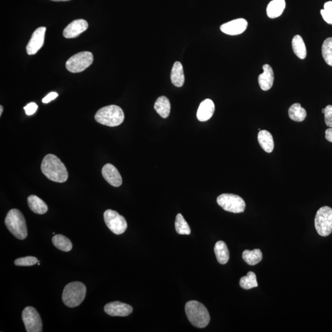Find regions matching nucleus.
Wrapping results in <instances>:
<instances>
[{"label": "nucleus", "instance_id": "1", "mask_svg": "<svg viewBox=\"0 0 332 332\" xmlns=\"http://www.w3.org/2000/svg\"><path fill=\"white\" fill-rule=\"evenodd\" d=\"M41 169L44 176L53 182L64 183L69 178V173L64 163L58 156L52 154L44 157Z\"/></svg>", "mask_w": 332, "mask_h": 332}, {"label": "nucleus", "instance_id": "2", "mask_svg": "<svg viewBox=\"0 0 332 332\" xmlns=\"http://www.w3.org/2000/svg\"><path fill=\"white\" fill-rule=\"evenodd\" d=\"M186 316L192 325L198 328H205L210 322L208 310L197 301H189L185 305Z\"/></svg>", "mask_w": 332, "mask_h": 332}, {"label": "nucleus", "instance_id": "3", "mask_svg": "<svg viewBox=\"0 0 332 332\" xmlns=\"http://www.w3.org/2000/svg\"><path fill=\"white\" fill-rule=\"evenodd\" d=\"M5 225L13 235L18 239H25L28 235L25 219L18 209H13L8 212L5 218Z\"/></svg>", "mask_w": 332, "mask_h": 332}, {"label": "nucleus", "instance_id": "4", "mask_svg": "<svg viewBox=\"0 0 332 332\" xmlns=\"http://www.w3.org/2000/svg\"><path fill=\"white\" fill-rule=\"evenodd\" d=\"M97 122L103 125L115 127L122 124L124 120L123 109L115 105L104 106L95 115Z\"/></svg>", "mask_w": 332, "mask_h": 332}, {"label": "nucleus", "instance_id": "5", "mask_svg": "<svg viewBox=\"0 0 332 332\" xmlns=\"http://www.w3.org/2000/svg\"><path fill=\"white\" fill-rule=\"evenodd\" d=\"M87 287L80 282H72L67 284L64 289L62 300L67 307H78L85 300Z\"/></svg>", "mask_w": 332, "mask_h": 332}, {"label": "nucleus", "instance_id": "6", "mask_svg": "<svg viewBox=\"0 0 332 332\" xmlns=\"http://www.w3.org/2000/svg\"><path fill=\"white\" fill-rule=\"evenodd\" d=\"M315 228L320 236H328L332 233V209L328 206L322 207L316 213Z\"/></svg>", "mask_w": 332, "mask_h": 332}, {"label": "nucleus", "instance_id": "7", "mask_svg": "<svg viewBox=\"0 0 332 332\" xmlns=\"http://www.w3.org/2000/svg\"><path fill=\"white\" fill-rule=\"evenodd\" d=\"M93 54L91 52H80L71 57L66 62V68L72 73H79L93 64Z\"/></svg>", "mask_w": 332, "mask_h": 332}, {"label": "nucleus", "instance_id": "8", "mask_svg": "<svg viewBox=\"0 0 332 332\" xmlns=\"http://www.w3.org/2000/svg\"><path fill=\"white\" fill-rule=\"evenodd\" d=\"M217 202L227 212L239 213L244 212L245 209V201L238 195L222 194L217 198Z\"/></svg>", "mask_w": 332, "mask_h": 332}, {"label": "nucleus", "instance_id": "9", "mask_svg": "<svg viewBox=\"0 0 332 332\" xmlns=\"http://www.w3.org/2000/svg\"><path fill=\"white\" fill-rule=\"evenodd\" d=\"M106 226L112 233L120 235L125 232L127 228L126 219L117 212L111 209L106 210L103 214Z\"/></svg>", "mask_w": 332, "mask_h": 332}, {"label": "nucleus", "instance_id": "10", "mask_svg": "<svg viewBox=\"0 0 332 332\" xmlns=\"http://www.w3.org/2000/svg\"><path fill=\"white\" fill-rule=\"evenodd\" d=\"M22 318L27 332H41L42 330V321L39 313L34 308L27 307L23 310Z\"/></svg>", "mask_w": 332, "mask_h": 332}, {"label": "nucleus", "instance_id": "11", "mask_svg": "<svg viewBox=\"0 0 332 332\" xmlns=\"http://www.w3.org/2000/svg\"><path fill=\"white\" fill-rule=\"evenodd\" d=\"M46 27L41 26L33 34L31 40L26 46V52L29 55H34L42 47L45 37Z\"/></svg>", "mask_w": 332, "mask_h": 332}, {"label": "nucleus", "instance_id": "12", "mask_svg": "<svg viewBox=\"0 0 332 332\" xmlns=\"http://www.w3.org/2000/svg\"><path fill=\"white\" fill-rule=\"evenodd\" d=\"M104 311L109 316L126 317L132 313L133 308L130 305L122 302L114 301L106 304Z\"/></svg>", "mask_w": 332, "mask_h": 332}, {"label": "nucleus", "instance_id": "13", "mask_svg": "<svg viewBox=\"0 0 332 332\" xmlns=\"http://www.w3.org/2000/svg\"><path fill=\"white\" fill-rule=\"evenodd\" d=\"M248 22L244 19H237L221 25V31L229 35H238L247 29Z\"/></svg>", "mask_w": 332, "mask_h": 332}, {"label": "nucleus", "instance_id": "14", "mask_svg": "<svg viewBox=\"0 0 332 332\" xmlns=\"http://www.w3.org/2000/svg\"><path fill=\"white\" fill-rule=\"evenodd\" d=\"M103 178L109 185L115 187H119L123 183L122 177L117 169L114 165L106 164L102 170Z\"/></svg>", "mask_w": 332, "mask_h": 332}, {"label": "nucleus", "instance_id": "15", "mask_svg": "<svg viewBox=\"0 0 332 332\" xmlns=\"http://www.w3.org/2000/svg\"><path fill=\"white\" fill-rule=\"evenodd\" d=\"M88 23L84 19H77L69 23L64 29L63 35L66 38H76L87 31Z\"/></svg>", "mask_w": 332, "mask_h": 332}, {"label": "nucleus", "instance_id": "16", "mask_svg": "<svg viewBox=\"0 0 332 332\" xmlns=\"http://www.w3.org/2000/svg\"><path fill=\"white\" fill-rule=\"evenodd\" d=\"M263 72L259 76V83L263 91H268L273 85L274 75L270 65L265 64L263 66Z\"/></svg>", "mask_w": 332, "mask_h": 332}, {"label": "nucleus", "instance_id": "17", "mask_svg": "<svg viewBox=\"0 0 332 332\" xmlns=\"http://www.w3.org/2000/svg\"><path fill=\"white\" fill-rule=\"evenodd\" d=\"M215 105L212 100L207 99L201 103L197 112V118L201 122L212 118L215 112Z\"/></svg>", "mask_w": 332, "mask_h": 332}, {"label": "nucleus", "instance_id": "18", "mask_svg": "<svg viewBox=\"0 0 332 332\" xmlns=\"http://www.w3.org/2000/svg\"><path fill=\"white\" fill-rule=\"evenodd\" d=\"M285 0H272L269 2L266 9V13L269 18L275 19L281 16L286 8Z\"/></svg>", "mask_w": 332, "mask_h": 332}, {"label": "nucleus", "instance_id": "19", "mask_svg": "<svg viewBox=\"0 0 332 332\" xmlns=\"http://www.w3.org/2000/svg\"><path fill=\"white\" fill-rule=\"evenodd\" d=\"M258 141L260 146L266 153H270L273 151L274 147L273 137L271 133L267 130H260L258 134Z\"/></svg>", "mask_w": 332, "mask_h": 332}, {"label": "nucleus", "instance_id": "20", "mask_svg": "<svg viewBox=\"0 0 332 332\" xmlns=\"http://www.w3.org/2000/svg\"><path fill=\"white\" fill-rule=\"evenodd\" d=\"M27 202L30 209L37 214H44L48 210L47 204L37 196H30L27 199Z\"/></svg>", "mask_w": 332, "mask_h": 332}, {"label": "nucleus", "instance_id": "21", "mask_svg": "<svg viewBox=\"0 0 332 332\" xmlns=\"http://www.w3.org/2000/svg\"><path fill=\"white\" fill-rule=\"evenodd\" d=\"M171 81L177 87H182L185 82L183 66L180 62H175L171 72Z\"/></svg>", "mask_w": 332, "mask_h": 332}, {"label": "nucleus", "instance_id": "22", "mask_svg": "<svg viewBox=\"0 0 332 332\" xmlns=\"http://www.w3.org/2000/svg\"><path fill=\"white\" fill-rule=\"evenodd\" d=\"M214 252L219 263L225 265L228 263L230 259V253L226 243L219 241L216 243Z\"/></svg>", "mask_w": 332, "mask_h": 332}, {"label": "nucleus", "instance_id": "23", "mask_svg": "<svg viewBox=\"0 0 332 332\" xmlns=\"http://www.w3.org/2000/svg\"><path fill=\"white\" fill-rule=\"evenodd\" d=\"M155 110L162 118H167L171 112L170 100L165 96H161L156 100L154 106Z\"/></svg>", "mask_w": 332, "mask_h": 332}, {"label": "nucleus", "instance_id": "24", "mask_svg": "<svg viewBox=\"0 0 332 332\" xmlns=\"http://www.w3.org/2000/svg\"><path fill=\"white\" fill-rule=\"evenodd\" d=\"M292 46L293 52L299 59H305L307 57V47L303 38L300 35H295L293 38Z\"/></svg>", "mask_w": 332, "mask_h": 332}, {"label": "nucleus", "instance_id": "25", "mask_svg": "<svg viewBox=\"0 0 332 332\" xmlns=\"http://www.w3.org/2000/svg\"><path fill=\"white\" fill-rule=\"evenodd\" d=\"M242 259L248 265L254 266L262 261L263 255L260 249H254L253 251L245 250L243 252Z\"/></svg>", "mask_w": 332, "mask_h": 332}, {"label": "nucleus", "instance_id": "26", "mask_svg": "<svg viewBox=\"0 0 332 332\" xmlns=\"http://www.w3.org/2000/svg\"><path fill=\"white\" fill-rule=\"evenodd\" d=\"M306 109L301 107L299 103H294L289 109V116L293 121L296 122H302L307 117Z\"/></svg>", "mask_w": 332, "mask_h": 332}, {"label": "nucleus", "instance_id": "27", "mask_svg": "<svg viewBox=\"0 0 332 332\" xmlns=\"http://www.w3.org/2000/svg\"><path fill=\"white\" fill-rule=\"evenodd\" d=\"M52 241L56 248L63 252H69L73 248L72 243L70 240L62 235H57L53 237Z\"/></svg>", "mask_w": 332, "mask_h": 332}, {"label": "nucleus", "instance_id": "28", "mask_svg": "<svg viewBox=\"0 0 332 332\" xmlns=\"http://www.w3.org/2000/svg\"><path fill=\"white\" fill-rule=\"evenodd\" d=\"M175 227H176L177 233L179 234V235H190V227H189L187 222H186L181 213H178L177 215L176 222H175Z\"/></svg>", "mask_w": 332, "mask_h": 332}, {"label": "nucleus", "instance_id": "29", "mask_svg": "<svg viewBox=\"0 0 332 332\" xmlns=\"http://www.w3.org/2000/svg\"><path fill=\"white\" fill-rule=\"evenodd\" d=\"M240 286L245 290H249L258 287L256 274L254 272H248L247 275L241 278Z\"/></svg>", "mask_w": 332, "mask_h": 332}, {"label": "nucleus", "instance_id": "30", "mask_svg": "<svg viewBox=\"0 0 332 332\" xmlns=\"http://www.w3.org/2000/svg\"><path fill=\"white\" fill-rule=\"evenodd\" d=\"M322 54L326 63L332 66V37L327 38L323 43Z\"/></svg>", "mask_w": 332, "mask_h": 332}, {"label": "nucleus", "instance_id": "31", "mask_svg": "<svg viewBox=\"0 0 332 332\" xmlns=\"http://www.w3.org/2000/svg\"><path fill=\"white\" fill-rule=\"evenodd\" d=\"M321 14L323 19L328 24L332 25V2L325 3Z\"/></svg>", "mask_w": 332, "mask_h": 332}, {"label": "nucleus", "instance_id": "32", "mask_svg": "<svg viewBox=\"0 0 332 332\" xmlns=\"http://www.w3.org/2000/svg\"><path fill=\"white\" fill-rule=\"evenodd\" d=\"M38 262L39 261L36 257L28 256L16 259L15 260L14 264L19 266H31L36 265Z\"/></svg>", "mask_w": 332, "mask_h": 332}, {"label": "nucleus", "instance_id": "33", "mask_svg": "<svg viewBox=\"0 0 332 332\" xmlns=\"http://www.w3.org/2000/svg\"><path fill=\"white\" fill-rule=\"evenodd\" d=\"M324 115L326 125L332 127V105H329L326 106Z\"/></svg>", "mask_w": 332, "mask_h": 332}, {"label": "nucleus", "instance_id": "34", "mask_svg": "<svg viewBox=\"0 0 332 332\" xmlns=\"http://www.w3.org/2000/svg\"><path fill=\"white\" fill-rule=\"evenodd\" d=\"M26 115L31 116L34 115L37 112L38 105L35 102H31L26 105L24 108Z\"/></svg>", "mask_w": 332, "mask_h": 332}, {"label": "nucleus", "instance_id": "35", "mask_svg": "<svg viewBox=\"0 0 332 332\" xmlns=\"http://www.w3.org/2000/svg\"><path fill=\"white\" fill-rule=\"evenodd\" d=\"M58 97V94L57 93H56V92H52V93H50L48 95H47L45 97L43 98L42 102L44 103H49L52 101V100L56 99Z\"/></svg>", "mask_w": 332, "mask_h": 332}, {"label": "nucleus", "instance_id": "36", "mask_svg": "<svg viewBox=\"0 0 332 332\" xmlns=\"http://www.w3.org/2000/svg\"><path fill=\"white\" fill-rule=\"evenodd\" d=\"M325 139L332 143V127H329L325 130Z\"/></svg>", "mask_w": 332, "mask_h": 332}, {"label": "nucleus", "instance_id": "37", "mask_svg": "<svg viewBox=\"0 0 332 332\" xmlns=\"http://www.w3.org/2000/svg\"><path fill=\"white\" fill-rule=\"evenodd\" d=\"M3 111H4V108H3V106L1 105L0 106V115L2 116Z\"/></svg>", "mask_w": 332, "mask_h": 332}, {"label": "nucleus", "instance_id": "38", "mask_svg": "<svg viewBox=\"0 0 332 332\" xmlns=\"http://www.w3.org/2000/svg\"><path fill=\"white\" fill-rule=\"evenodd\" d=\"M53 2H67L70 1V0H51Z\"/></svg>", "mask_w": 332, "mask_h": 332}, {"label": "nucleus", "instance_id": "39", "mask_svg": "<svg viewBox=\"0 0 332 332\" xmlns=\"http://www.w3.org/2000/svg\"><path fill=\"white\" fill-rule=\"evenodd\" d=\"M322 112L323 114H324V113H325V108H323Z\"/></svg>", "mask_w": 332, "mask_h": 332}]
</instances>
